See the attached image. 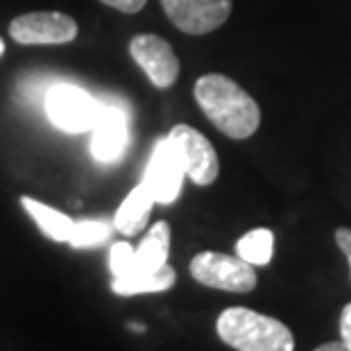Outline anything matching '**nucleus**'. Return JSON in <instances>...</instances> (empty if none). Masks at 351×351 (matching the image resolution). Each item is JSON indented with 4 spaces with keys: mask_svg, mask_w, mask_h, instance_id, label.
<instances>
[{
    "mask_svg": "<svg viewBox=\"0 0 351 351\" xmlns=\"http://www.w3.org/2000/svg\"><path fill=\"white\" fill-rule=\"evenodd\" d=\"M21 204L23 208L29 213V218H32L39 229L46 234L50 241L55 243H69L73 231H75V225L77 222L69 218L66 213L57 211V208H52L48 204H43V202L34 199V197H21Z\"/></svg>",
    "mask_w": 351,
    "mask_h": 351,
    "instance_id": "4468645a",
    "label": "nucleus"
},
{
    "mask_svg": "<svg viewBox=\"0 0 351 351\" xmlns=\"http://www.w3.org/2000/svg\"><path fill=\"white\" fill-rule=\"evenodd\" d=\"M184 177L186 170L182 166V159H179L173 141L168 136L159 138L143 175V182L152 189L156 202L159 204H173L179 197V193H182Z\"/></svg>",
    "mask_w": 351,
    "mask_h": 351,
    "instance_id": "1a4fd4ad",
    "label": "nucleus"
},
{
    "mask_svg": "<svg viewBox=\"0 0 351 351\" xmlns=\"http://www.w3.org/2000/svg\"><path fill=\"white\" fill-rule=\"evenodd\" d=\"M315 351H351L345 342H324V345H319V347H315Z\"/></svg>",
    "mask_w": 351,
    "mask_h": 351,
    "instance_id": "412c9836",
    "label": "nucleus"
},
{
    "mask_svg": "<svg viewBox=\"0 0 351 351\" xmlns=\"http://www.w3.org/2000/svg\"><path fill=\"white\" fill-rule=\"evenodd\" d=\"M161 7L177 29L199 36L227 23L234 0H161Z\"/></svg>",
    "mask_w": 351,
    "mask_h": 351,
    "instance_id": "0eeeda50",
    "label": "nucleus"
},
{
    "mask_svg": "<svg viewBox=\"0 0 351 351\" xmlns=\"http://www.w3.org/2000/svg\"><path fill=\"white\" fill-rule=\"evenodd\" d=\"M335 243H338V247L347 256V261H349V272H351V229L340 227L338 231H335Z\"/></svg>",
    "mask_w": 351,
    "mask_h": 351,
    "instance_id": "aec40b11",
    "label": "nucleus"
},
{
    "mask_svg": "<svg viewBox=\"0 0 351 351\" xmlns=\"http://www.w3.org/2000/svg\"><path fill=\"white\" fill-rule=\"evenodd\" d=\"M132 328H134V331H136V333H143V324H132Z\"/></svg>",
    "mask_w": 351,
    "mask_h": 351,
    "instance_id": "4be33fe9",
    "label": "nucleus"
},
{
    "mask_svg": "<svg viewBox=\"0 0 351 351\" xmlns=\"http://www.w3.org/2000/svg\"><path fill=\"white\" fill-rule=\"evenodd\" d=\"M10 34L23 46H57L75 39L77 23L64 12H27L12 21Z\"/></svg>",
    "mask_w": 351,
    "mask_h": 351,
    "instance_id": "423d86ee",
    "label": "nucleus"
},
{
    "mask_svg": "<svg viewBox=\"0 0 351 351\" xmlns=\"http://www.w3.org/2000/svg\"><path fill=\"white\" fill-rule=\"evenodd\" d=\"M100 3L114 7V10L123 12V14H136L143 10L147 0H100Z\"/></svg>",
    "mask_w": 351,
    "mask_h": 351,
    "instance_id": "a211bd4d",
    "label": "nucleus"
},
{
    "mask_svg": "<svg viewBox=\"0 0 351 351\" xmlns=\"http://www.w3.org/2000/svg\"><path fill=\"white\" fill-rule=\"evenodd\" d=\"M5 55V41H3V36H0V57Z\"/></svg>",
    "mask_w": 351,
    "mask_h": 351,
    "instance_id": "5701e85b",
    "label": "nucleus"
},
{
    "mask_svg": "<svg viewBox=\"0 0 351 351\" xmlns=\"http://www.w3.org/2000/svg\"><path fill=\"white\" fill-rule=\"evenodd\" d=\"M175 281H177L175 267L163 265L161 270L154 272H132L127 276H114L111 290L123 297L143 295V293H163V290L173 288Z\"/></svg>",
    "mask_w": 351,
    "mask_h": 351,
    "instance_id": "ddd939ff",
    "label": "nucleus"
},
{
    "mask_svg": "<svg viewBox=\"0 0 351 351\" xmlns=\"http://www.w3.org/2000/svg\"><path fill=\"white\" fill-rule=\"evenodd\" d=\"M127 143H130L127 111L111 102H100V116L93 127V156L100 163H114L127 150Z\"/></svg>",
    "mask_w": 351,
    "mask_h": 351,
    "instance_id": "9d476101",
    "label": "nucleus"
},
{
    "mask_svg": "<svg viewBox=\"0 0 351 351\" xmlns=\"http://www.w3.org/2000/svg\"><path fill=\"white\" fill-rule=\"evenodd\" d=\"M109 265L114 276H127L134 272V247L130 243H116L111 247Z\"/></svg>",
    "mask_w": 351,
    "mask_h": 351,
    "instance_id": "f3484780",
    "label": "nucleus"
},
{
    "mask_svg": "<svg viewBox=\"0 0 351 351\" xmlns=\"http://www.w3.org/2000/svg\"><path fill=\"white\" fill-rule=\"evenodd\" d=\"M168 138L173 141L175 150L182 159L186 177L197 186H211L220 175L218 152L204 134L195 127L179 123L170 130Z\"/></svg>",
    "mask_w": 351,
    "mask_h": 351,
    "instance_id": "39448f33",
    "label": "nucleus"
},
{
    "mask_svg": "<svg viewBox=\"0 0 351 351\" xmlns=\"http://www.w3.org/2000/svg\"><path fill=\"white\" fill-rule=\"evenodd\" d=\"M130 55L156 88H170L179 77V59L173 46L156 34H136L130 41Z\"/></svg>",
    "mask_w": 351,
    "mask_h": 351,
    "instance_id": "6e6552de",
    "label": "nucleus"
},
{
    "mask_svg": "<svg viewBox=\"0 0 351 351\" xmlns=\"http://www.w3.org/2000/svg\"><path fill=\"white\" fill-rule=\"evenodd\" d=\"M170 252V225L168 222H154L147 236L134 250V272H154L168 265Z\"/></svg>",
    "mask_w": 351,
    "mask_h": 351,
    "instance_id": "f8f14e48",
    "label": "nucleus"
},
{
    "mask_svg": "<svg viewBox=\"0 0 351 351\" xmlns=\"http://www.w3.org/2000/svg\"><path fill=\"white\" fill-rule=\"evenodd\" d=\"M274 234L270 229H252L236 243V254L254 267L267 265L272 261Z\"/></svg>",
    "mask_w": 351,
    "mask_h": 351,
    "instance_id": "2eb2a0df",
    "label": "nucleus"
},
{
    "mask_svg": "<svg viewBox=\"0 0 351 351\" xmlns=\"http://www.w3.org/2000/svg\"><path fill=\"white\" fill-rule=\"evenodd\" d=\"M340 340L351 349V302L340 313Z\"/></svg>",
    "mask_w": 351,
    "mask_h": 351,
    "instance_id": "6ab92c4d",
    "label": "nucleus"
},
{
    "mask_svg": "<svg viewBox=\"0 0 351 351\" xmlns=\"http://www.w3.org/2000/svg\"><path fill=\"white\" fill-rule=\"evenodd\" d=\"M111 236V225L102 220H82L75 225L69 245L75 250H86V247H98L104 245Z\"/></svg>",
    "mask_w": 351,
    "mask_h": 351,
    "instance_id": "dca6fc26",
    "label": "nucleus"
},
{
    "mask_svg": "<svg viewBox=\"0 0 351 351\" xmlns=\"http://www.w3.org/2000/svg\"><path fill=\"white\" fill-rule=\"evenodd\" d=\"M156 204V197L152 189L145 182H141L136 189L123 199V204L118 206L114 215V229L123 236H134L147 225L152 206Z\"/></svg>",
    "mask_w": 351,
    "mask_h": 351,
    "instance_id": "9b49d317",
    "label": "nucleus"
},
{
    "mask_svg": "<svg viewBox=\"0 0 351 351\" xmlns=\"http://www.w3.org/2000/svg\"><path fill=\"white\" fill-rule=\"evenodd\" d=\"M191 276L206 288L225 290V293H252L258 283L254 265L241 256H229L220 252H199L191 261Z\"/></svg>",
    "mask_w": 351,
    "mask_h": 351,
    "instance_id": "7ed1b4c3",
    "label": "nucleus"
},
{
    "mask_svg": "<svg viewBox=\"0 0 351 351\" xmlns=\"http://www.w3.org/2000/svg\"><path fill=\"white\" fill-rule=\"evenodd\" d=\"M43 107L50 123L69 134L93 130L100 116V102L73 84H52L43 98Z\"/></svg>",
    "mask_w": 351,
    "mask_h": 351,
    "instance_id": "20e7f679",
    "label": "nucleus"
},
{
    "mask_svg": "<svg viewBox=\"0 0 351 351\" xmlns=\"http://www.w3.org/2000/svg\"><path fill=\"white\" fill-rule=\"evenodd\" d=\"M218 335L236 351H295L293 331L276 317L245 306H231L218 317Z\"/></svg>",
    "mask_w": 351,
    "mask_h": 351,
    "instance_id": "f03ea898",
    "label": "nucleus"
},
{
    "mask_svg": "<svg viewBox=\"0 0 351 351\" xmlns=\"http://www.w3.org/2000/svg\"><path fill=\"white\" fill-rule=\"evenodd\" d=\"M195 100L202 114L225 136L234 141L250 138L261 125V107L234 80L222 73H208L195 82Z\"/></svg>",
    "mask_w": 351,
    "mask_h": 351,
    "instance_id": "f257e3e1",
    "label": "nucleus"
}]
</instances>
